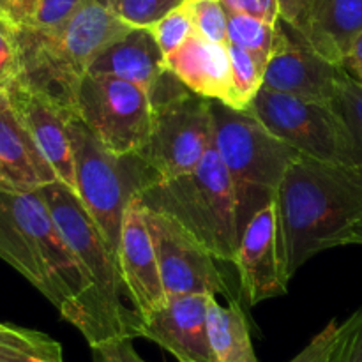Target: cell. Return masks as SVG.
Wrapping results in <instances>:
<instances>
[{
	"label": "cell",
	"mask_w": 362,
	"mask_h": 362,
	"mask_svg": "<svg viewBox=\"0 0 362 362\" xmlns=\"http://www.w3.org/2000/svg\"><path fill=\"white\" fill-rule=\"evenodd\" d=\"M0 258L41 292L88 346L105 343L92 290L41 191H0Z\"/></svg>",
	"instance_id": "6da1fadb"
},
{
	"label": "cell",
	"mask_w": 362,
	"mask_h": 362,
	"mask_svg": "<svg viewBox=\"0 0 362 362\" xmlns=\"http://www.w3.org/2000/svg\"><path fill=\"white\" fill-rule=\"evenodd\" d=\"M276 204L290 281L320 251L352 246L362 228V173L300 156L290 166Z\"/></svg>",
	"instance_id": "7a4b0ae2"
},
{
	"label": "cell",
	"mask_w": 362,
	"mask_h": 362,
	"mask_svg": "<svg viewBox=\"0 0 362 362\" xmlns=\"http://www.w3.org/2000/svg\"><path fill=\"white\" fill-rule=\"evenodd\" d=\"M131 28L99 0H83L53 30L18 28L21 73L16 83L55 105L69 120L76 115L78 90L94 60Z\"/></svg>",
	"instance_id": "3957f363"
},
{
	"label": "cell",
	"mask_w": 362,
	"mask_h": 362,
	"mask_svg": "<svg viewBox=\"0 0 362 362\" xmlns=\"http://www.w3.org/2000/svg\"><path fill=\"white\" fill-rule=\"evenodd\" d=\"M138 200L180 223L216 260L235 264L243 235L237 197L214 145L193 172L158 180Z\"/></svg>",
	"instance_id": "277c9868"
},
{
	"label": "cell",
	"mask_w": 362,
	"mask_h": 362,
	"mask_svg": "<svg viewBox=\"0 0 362 362\" xmlns=\"http://www.w3.org/2000/svg\"><path fill=\"white\" fill-rule=\"evenodd\" d=\"M212 115L214 147L232 179L244 230L258 211L278 200L283 180L300 154L276 138L251 112L212 101Z\"/></svg>",
	"instance_id": "5b68a950"
},
{
	"label": "cell",
	"mask_w": 362,
	"mask_h": 362,
	"mask_svg": "<svg viewBox=\"0 0 362 362\" xmlns=\"http://www.w3.org/2000/svg\"><path fill=\"white\" fill-rule=\"evenodd\" d=\"M67 131L76 194L117 258L127 205L161 179L140 154L119 156L108 151L80 117L67 120Z\"/></svg>",
	"instance_id": "8992f818"
},
{
	"label": "cell",
	"mask_w": 362,
	"mask_h": 362,
	"mask_svg": "<svg viewBox=\"0 0 362 362\" xmlns=\"http://www.w3.org/2000/svg\"><path fill=\"white\" fill-rule=\"evenodd\" d=\"M39 191L64 243L74 255L90 285L105 341L140 338L141 318L134 310H127L120 300L124 286L115 255L87 214L78 194L62 182L49 184Z\"/></svg>",
	"instance_id": "52a82bcc"
},
{
	"label": "cell",
	"mask_w": 362,
	"mask_h": 362,
	"mask_svg": "<svg viewBox=\"0 0 362 362\" xmlns=\"http://www.w3.org/2000/svg\"><path fill=\"white\" fill-rule=\"evenodd\" d=\"M148 98L151 136L140 156L161 180L193 172L214 145L212 101L189 90L170 69Z\"/></svg>",
	"instance_id": "ba28073f"
},
{
	"label": "cell",
	"mask_w": 362,
	"mask_h": 362,
	"mask_svg": "<svg viewBox=\"0 0 362 362\" xmlns=\"http://www.w3.org/2000/svg\"><path fill=\"white\" fill-rule=\"evenodd\" d=\"M250 112L300 156L359 172L352 134L336 108L262 88Z\"/></svg>",
	"instance_id": "9c48e42d"
},
{
	"label": "cell",
	"mask_w": 362,
	"mask_h": 362,
	"mask_svg": "<svg viewBox=\"0 0 362 362\" xmlns=\"http://www.w3.org/2000/svg\"><path fill=\"white\" fill-rule=\"evenodd\" d=\"M76 117L113 154H141L147 147L152 106L138 85L88 73L78 90Z\"/></svg>",
	"instance_id": "30bf717a"
},
{
	"label": "cell",
	"mask_w": 362,
	"mask_h": 362,
	"mask_svg": "<svg viewBox=\"0 0 362 362\" xmlns=\"http://www.w3.org/2000/svg\"><path fill=\"white\" fill-rule=\"evenodd\" d=\"M144 211L166 297L225 293L232 299V290L216 267V258L173 218L145 207Z\"/></svg>",
	"instance_id": "8fae6325"
},
{
	"label": "cell",
	"mask_w": 362,
	"mask_h": 362,
	"mask_svg": "<svg viewBox=\"0 0 362 362\" xmlns=\"http://www.w3.org/2000/svg\"><path fill=\"white\" fill-rule=\"evenodd\" d=\"M341 71L343 67L322 59L279 20L262 88L334 108Z\"/></svg>",
	"instance_id": "7c38bea8"
},
{
	"label": "cell",
	"mask_w": 362,
	"mask_h": 362,
	"mask_svg": "<svg viewBox=\"0 0 362 362\" xmlns=\"http://www.w3.org/2000/svg\"><path fill=\"white\" fill-rule=\"evenodd\" d=\"M235 267L239 271L240 292L250 306L286 292L288 279L279 244L276 202L258 211L244 226Z\"/></svg>",
	"instance_id": "4fadbf2b"
},
{
	"label": "cell",
	"mask_w": 362,
	"mask_h": 362,
	"mask_svg": "<svg viewBox=\"0 0 362 362\" xmlns=\"http://www.w3.org/2000/svg\"><path fill=\"white\" fill-rule=\"evenodd\" d=\"M120 281L138 317L145 318L166 306L154 243L148 232L144 205L134 198L126 209L117 253Z\"/></svg>",
	"instance_id": "5bb4252c"
},
{
	"label": "cell",
	"mask_w": 362,
	"mask_h": 362,
	"mask_svg": "<svg viewBox=\"0 0 362 362\" xmlns=\"http://www.w3.org/2000/svg\"><path fill=\"white\" fill-rule=\"evenodd\" d=\"M212 296L170 297L165 308L141 318L140 338L158 343L179 362H216L207 334Z\"/></svg>",
	"instance_id": "9a60e30c"
},
{
	"label": "cell",
	"mask_w": 362,
	"mask_h": 362,
	"mask_svg": "<svg viewBox=\"0 0 362 362\" xmlns=\"http://www.w3.org/2000/svg\"><path fill=\"white\" fill-rule=\"evenodd\" d=\"M60 182L57 173L32 140L23 120L0 92V191L30 193Z\"/></svg>",
	"instance_id": "2e32d148"
},
{
	"label": "cell",
	"mask_w": 362,
	"mask_h": 362,
	"mask_svg": "<svg viewBox=\"0 0 362 362\" xmlns=\"http://www.w3.org/2000/svg\"><path fill=\"white\" fill-rule=\"evenodd\" d=\"M7 94L32 140L49 163L60 182L76 193L73 147L66 115L55 105L20 83H14Z\"/></svg>",
	"instance_id": "e0dca14e"
},
{
	"label": "cell",
	"mask_w": 362,
	"mask_h": 362,
	"mask_svg": "<svg viewBox=\"0 0 362 362\" xmlns=\"http://www.w3.org/2000/svg\"><path fill=\"white\" fill-rule=\"evenodd\" d=\"M166 67L194 94L232 108L228 46L216 45L194 34L166 59Z\"/></svg>",
	"instance_id": "ac0fdd59"
},
{
	"label": "cell",
	"mask_w": 362,
	"mask_h": 362,
	"mask_svg": "<svg viewBox=\"0 0 362 362\" xmlns=\"http://www.w3.org/2000/svg\"><path fill=\"white\" fill-rule=\"evenodd\" d=\"M166 71V57L151 28H131L124 37L103 49L88 73L126 80L151 92Z\"/></svg>",
	"instance_id": "d6986e66"
},
{
	"label": "cell",
	"mask_w": 362,
	"mask_h": 362,
	"mask_svg": "<svg viewBox=\"0 0 362 362\" xmlns=\"http://www.w3.org/2000/svg\"><path fill=\"white\" fill-rule=\"evenodd\" d=\"M361 34L362 0H317L299 35L322 59L341 67Z\"/></svg>",
	"instance_id": "ffe728a7"
},
{
	"label": "cell",
	"mask_w": 362,
	"mask_h": 362,
	"mask_svg": "<svg viewBox=\"0 0 362 362\" xmlns=\"http://www.w3.org/2000/svg\"><path fill=\"white\" fill-rule=\"evenodd\" d=\"M207 334L216 362H260L251 341L250 325L235 299L221 306L216 297L209 299Z\"/></svg>",
	"instance_id": "44dd1931"
},
{
	"label": "cell",
	"mask_w": 362,
	"mask_h": 362,
	"mask_svg": "<svg viewBox=\"0 0 362 362\" xmlns=\"http://www.w3.org/2000/svg\"><path fill=\"white\" fill-rule=\"evenodd\" d=\"M83 0H0V13L23 30H53L66 23Z\"/></svg>",
	"instance_id": "7402d4cb"
},
{
	"label": "cell",
	"mask_w": 362,
	"mask_h": 362,
	"mask_svg": "<svg viewBox=\"0 0 362 362\" xmlns=\"http://www.w3.org/2000/svg\"><path fill=\"white\" fill-rule=\"evenodd\" d=\"M0 362H64L62 346L45 332L0 324Z\"/></svg>",
	"instance_id": "603a6c76"
},
{
	"label": "cell",
	"mask_w": 362,
	"mask_h": 362,
	"mask_svg": "<svg viewBox=\"0 0 362 362\" xmlns=\"http://www.w3.org/2000/svg\"><path fill=\"white\" fill-rule=\"evenodd\" d=\"M228 55L230 67H232V108L239 112H250L255 98L264 85L269 59L253 55L235 46H228Z\"/></svg>",
	"instance_id": "cb8c5ba5"
},
{
	"label": "cell",
	"mask_w": 362,
	"mask_h": 362,
	"mask_svg": "<svg viewBox=\"0 0 362 362\" xmlns=\"http://www.w3.org/2000/svg\"><path fill=\"white\" fill-rule=\"evenodd\" d=\"M274 37L276 25H269L257 18L243 16V14H228V30H226L228 46L271 59Z\"/></svg>",
	"instance_id": "d4e9b609"
},
{
	"label": "cell",
	"mask_w": 362,
	"mask_h": 362,
	"mask_svg": "<svg viewBox=\"0 0 362 362\" xmlns=\"http://www.w3.org/2000/svg\"><path fill=\"white\" fill-rule=\"evenodd\" d=\"M186 0H106V7L133 28H151Z\"/></svg>",
	"instance_id": "484cf974"
},
{
	"label": "cell",
	"mask_w": 362,
	"mask_h": 362,
	"mask_svg": "<svg viewBox=\"0 0 362 362\" xmlns=\"http://www.w3.org/2000/svg\"><path fill=\"white\" fill-rule=\"evenodd\" d=\"M334 108L341 115V119L345 120L346 127L352 134L357 170L362 173V87H359L346 74L345 69L341 71V76H339Z\"/></svg>",
	"instance_id": "4316f807"
},
{
	"label": "cell",
	"mask_w": 362,
	"mask_h": 362,
	"mask_svg": "<svg viewBox=\"0 0 362 362\" xmlns=\"http://www.w3.org/2000/svg\"><path fill=\"white\" fill-rule=\"evenodd\" d=\"M152 35L158 41L159 48H161L163 55L168 59L170 55L177 52L191 35H194V25L193 18H191L189 7H187V0L180 7L173 9L172 13L166 14L163 20L151 27Z\"/></svg>",
	"instance_id": "83f0119b"
},
{
	"label": "cell",
	"mask_w": 362,
	"mask_h": 362,
	"mask_svg": "<svg viewBox=\"0 0 362 362\" xmlns=\"http://www.w3.org/2000/svg\"><path fill=\"white\" fill-rule=\"evenodd\" d=\"M194 32L200 37L216 45L228 46L226 30H228V13L219 0H187Z\"/></svg>",
	"instance_id": "f1b7e54d"
},
{
	"label": "cell",
	"mask_w": 362,
	"mask_h": 362,
	"mask_svg": "<svg viewBox=\"0 0 362 362\" xmlns=\"http://www.w3.org/2000/svg\"><path fill=\"white\" fill-rule=\"evenodd\" d=\"M21 73V53L16 25L0 13V92L9 90Z\"/></svg>",
	"instance_id": "f546056e"
},
{
	"label": "cell",
	"mask_w": 362,
	"mask_h": 362,
	"mask_svg": "<svg viewBox=\"0 0 362 362\" xmlns=\"http://www.w3.org/2000/svg\"><path fill=\"white\" fill-rule=\"evenodd\" d=\"M325 362H362V306L339 324Z\"/></svg>",
	"instance_id": "4dcf8cb0"
},
{
	"label": "cell",
	"mask_w": 362,
	"mask_h": 362,
	"mask_svg": "<svg viewBox=\"0 0 362 362\" xmlns=\"http://www.w3.org/2000/svg\"><path fill=\"white\" fill-rule=\"evenodd\" d=\"M228 14H243V16L257 18L269 25L279 21L278 0H219Z\"/></svg>",
	"instance_id": "1f68e13d"
},
{
	"label": "cell",
	"mask_w": 362,
	"mask_h": 362,
	"mask_svg": "<svg viewBox=\"0 0 362 362\" xmlns=\"http://www.w3.org/2000/svg\"><path fill=\"white\" fill-rule=\"evenodd\" d=\"M338 327H339L338 322L332 320L331 324L325 325L324 331H320L313 339H311L310 345L304 346V349L288 362H325L327 361L332 345H334Z\"/></svg>",
	"instance_id": "d6a6232c"
},
{
	"label": "cell",
	"mask_w": 362,
	"mask_h": 362,
	"mask_svg": "<svg viewBox=\"0 0 362 362\" xmlns=\"http://www.w3.org/2000/svg\"><path fill=\"white\" fill-rule=\"evenodd\" d=\"M90 362H147L138 356L133 346V339H112L90 346Z\"/></svg>",
	"instance_id": "836d02e7"
},
{
	"label": "cell",
	"mask_w": 362,
	"mask_h": 362,
	"mask_svg": "<svg viewBox=\"0 0 362 362\" xmlns=\"http://www.w3.org/2000/svg\"><path fill=\"white\" fill-rule=\"evenodd\" d=\"M315 2L317 0H278L279 20L288 25L297 34H300L306 27L308 16L313 9Z\"/></svg>",
	"instance_id": "e575fe53"
},
{
	"label": "cell",
	"mask_w": 362,
	"mask_h": 362,
	"mask_svg": "<svg viewBox=\"0 0 362 362\" xmlns=\"http://www.w3.org/2000/svg\"><path fill=\"white\" fill-rule=\"evenodd\" d=\"M341 67L359 87H362V34L354 42L352 48H350L349 55H346Z\"/></svg>",
	"instance_id": "d590c367"
},
{
	"label": "cell",
	"mask_w": 362,
	"mask_h": 362,
	"mask_svg": "<svg viewBox=\"0 0 362 362\" xmlns=\"http://www.w3.org/2000/svg\"><path fill=\"white\" fill-rule=\"evenodd\" d=\"M352 246H362V228L357 232V235L354 237V243Z\"/></svg>",
	"instance_id": "8d00e7d4"
}]
</instances>
